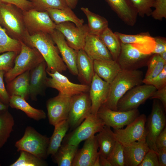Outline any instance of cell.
I'll list each match as a JSON object with an SVG mask.
<instances>
[{"mask_svg":"<svg viewBox=\"0 0 166 166\" xmlns=\"http://www.w3.org/2000/svg\"><path fill=\"white\" fill-rule=\"evenodd\" d=\"M23 42L40 52L46 63L47 71L61 73L66 70L67 67L59 55L58 49L50 34L43 32L29 34Z\"/></svg>","mask_w":166,"mask_h":166,"instance_id":"cell-1","label":"cell"},{"mask_svg":"<svg viewBox=\"0 0 166 166\" xmlns=\"http://www.w3.org/2000/svg\"><path fill=\"white\" fill-rule=\"evenodd\" d=\"M143 72L139 69H121L110 84L108 97L103 105L117 110L119 100L129 90L143 83Z\"/></svg>","mask_w":166,"mask_h":166,"instance_id":"cell-2","label":"cell"},{"mask_svg":"<svg viewBox=\"0 0 166 166\" xmlns=\"http://www.w3.org/2000/svg\"><path fill=\"white\" fill-rule=\"evenodd\" d=\"M0 25L10 37L24 42L29 34L22 11L12 4L0 1Z\"/></svg>","mask_w":166,"mask_h":166,"instance_id":"cell-3","label":"cell"},{"mask_svg":"<svg viewBox=\"0 0 166 166\" xmlns=\"http://www.w3.org/2000/svg\"><path fill=\"white\" fill-rule=\"evenodd\" d=\"M20 42L21 51L15 57L14 66L4 74L6 83L19 75L30 70L44 60L37 49L29 46L22 41Z\"/></svg>","mask_w":166,"mask_h":166,"instance_id":"cell-4","label":"cell"},{"mask_svg":"<svg viewBox=\"0 0 166 166\" xmlns=\"http://www.w3.org/2000/svg\"><path fill=\"white\" fill-rule=\"evenodd\" d=\"M49 140V138L29 126L26 128L22 137L15 143V145L18 151H26L44 159L48 156Z\"/></svg>","mask_w":166,"mask_h":166,"instance_id":"cell-5","label":"cell"},{"mask_svg":"<svg viewBox=\"0 0 166 166\" xmlns=\"http://www.w3.org/2000/svg\"><path fill=\"white\" fill-rule=\"evenodd\" d=\"M165 111L161 103L156 99L153 101L151 113L146 126V142L149 148L158 153L155 143L158 135L166 127Z\"/></svg>","mask_w":166,"mask_h":166,"instance_id":"cell-6","label":"cell"},{"mask_svg":"<svg viewBox=\"0 0 166 166\" xmlns=\"http://www.w3.org/2000/svg\"><path fill=\"white\" fill-rule=\"evenodd\" d=\"M105 125L97 115L91 113L78 126L65 137L63 143L78 146L82 141L98 132Z\"/></svg>","mask_w":166,"mask_h":166,"instance_id":"cell-7","label":"cell"},{"mask_svg":"<svg viewBox=\"0 0 166 166\" xmlns=\"http://www.w3.org/2000/svg\"><path fill=\"white\" fill-rule=\"evenodd\" d=\"M24 24L29 34L43 32L50 34L55 29L56 25L46 11L33 8L22 11Z\"/></svg>","mask_w":166,"mask_h":166,"instance_id":"cell-8","label":"cell"},{"mask_svg":"<svg viewBox=\"0 0 166 166\" xmlns=\"http://www.w3.org/2000/svg\"><path fill=\"white\" fill-rule=\"evenodd\" d=\"M156 89L144 84L136 86L128 91L117 102V110L127 111L137 108L150 98Z\"/></svg>","mask_w":166,"mask_h":166,"instance_id":"cell-9","label":"cell"},{"mask_svg":"<svg viewBox=\"0 0 166 166\" xmlns=\"http://www.w3.org/2000/svg\"><path fill=\"white\" fill-rule=\"evenodd\" d=\"M139 115L138 109L120 111L112 110L104 105L101 107L97 113L105 125L113 129L123 128L132 122Z\"/></svg>","mask_w":166,"mask_h":166,"instance_id":"cell-10","label":"cell"},{"mask_svg":"<svg viewBox=\"0 0 166 166\" xmlns=\"http://www.w3.org/2000/svg\"><path fill=\"white\" fill-rule=\"evenodd\" d=\"M146 115H139L124 128L113 129V133L117 141L122 144L146 140Z\"/></svg>","mask_w":166,"mask_h":166,"instance_id":"cell-11","label":"cell"},{"mask_svg":"<svg viewBox=\"0 0 166 166\" xmlns=\"http://www.w3.org/2000/svg\"><path fill=\"white\" fill-rule=\"evenodd\" d=\"M152 54L143 53L131 44L121 42V51L117 61L122 69H138L147 65Z\"/></svg>","mask_w":166,"mask_h":166,"instance_id":"cell-12","label":"cell"},{"mask_svg":"<svg viewBox=\"0 0 166 166\" xmlns=\"http://www.w3.org/2000/svg\"><path fill=\"white\" fill-rule=\"evenodd\" d=\"M91 102L88 92L72 96L67 119L70 128L74 129L91 113Z\"/></svg>","mask_w":166,"mask_h":166,"instance_id":"cell-13","label":"cell"},{"mask_svg":"<svg viewBox=\"0 0 166 166\" xmlns=\"http://www.w3.org/2000/svg\"><path fill=\"white\" fill-rule=\"evenodd\" d=\"M55 29L64 36L68 45L77 51L83 49L85 38L89 33L88 24L80 26L71 22H65L56 25Z\"/></svg>","mask_w":166,"mask_h":166,"instance_id":"cell-14","label":"cell"},{"mask_svg":"<svg viewBox=\"0 0 166 166\" xmlns=\"http://www.w3.org/2000/svg\"><path fill=\"white\" fill-rule=\"evenodd\" d=\"M72 96L59 93L46 102L47 116L49 124L54 126L63 121L67 120Z\"/></svg>","mask_w":166,"mask_h":166,"instance_id":"cell-15","label":"cell"},{"mask_svg":"<svg viewBox=\"0 0 166 166\" xmlns=\"http://www.w3.org/2000/svg\"><path fill=\"white\" fill-rule=\"evenodd\" d=\"M46 71L50 77L48 78L47 87L55 89L59 91V93L73 96L89 92L90 86L89 85L73 83L67 77L58 71L50 73L46 70Z\"/></svg>","mask_w":166,"mask_h":166,"instance_id":"cell-16","label":"cell"},{"mask_svg":"<svg viewBox=\"0 0 166 166\" xmlns=\"http://www.w3.org/2000/svg\"><path fill=\"white\" fill-rule=\"evenodd\" d=\"M109 85L110 84L94 73L89 91L91 102V113L97 115L99 109L106 101L108 96Z\"/></svg>","mask_w":166,"mask_h":166,"instance_id":"cell-17","label":"cell"},{"mask_svg":"<svg viewBox=\"0 0 166 166\" xmlns=\"http://www.w3.org/2000/svg\"><path fill=\"white\" fill-rule=\"evenodd\" d=\"M61 53L62 59L67 68L74 75H77V51L67 44L65 38L58 30L55 29L50 34Z\"/></svg>","mask_w":166,"mask_h":166,"instance_id":"cell-18","label":"cell"},{"mask_svg":"<svg viewBox=\"0 0 166 166\" xmlns=\"http://www.w3.org/2000/svg\"><path fill=\"white\" fill-rule=\"evenodd\" d=\"M47 65L44 60L30 70L29 81L30 97L36 101L38 95H43L47 86Z\"/></svg>","mask_w":166,"mask_h":166,"instance_id":"cell-19","label":"cell"},{"mask_svg":"<svg viewBox=\"0 0 166 166\" xmlns=\"http://www.w3.org/2000/svg\"><path fill=\"white\" fill-rule=\"evenodd\" d=\"M114 33L121 42L131 44L141 52L152 54L155 46L154 37L148 32H142L135 35L127 34L118 32Z\"/></svg>","mask_w":166,"mask_h":166,"instance_id":"cell-20","label":"cell"},{"mask_svg":"<svg viewBox=\"0 0 166 166\" xmlns=\"http://www.w3.org/2000/svg\"><path fill=\"white\" fill-rule=\"evenodd\" d=\"M96 135L85 140L83 146L77 150L72 166H93L100 154Z\"/></svg>","mask_w":166,"mask_h":166,"instance_id":"cell-21","label":"cell"},{"mask_svg":"<svg viewBox=\"0 0 166 166\" xmlns=\"http://www.w3.org/2000/svg\"><path fill=\"white\" fill-rule=\"evenodd\" d=\"M122 144L124 166H138L150 149L146 143V140Z\"/></svg>","mask_w":166,"mask_h":166,"instance_id":"cell-22","label":"cell"},{"mask_svg":"<svg viewBox=\"0 0 166 166\" xmlns=\"http://www.w3.org/2000/svg\"><path fill=\"white\" fill-rule=\"evenodd\" d=\"M83 49L93 61L113 59L110 52L97 35L89 34L85 38Z\"/></svg>","mask_w":166,"mask_h":166,"instance_id":"cell-23","label":"cell"},{"mask_svg":"<svg viewBox=\"0 0 166 166\" xmlns=\"http://www.w3.org/2000/svg\"><path fill=\"white\" fill-rule=\"evenodd\" d=\"M119 18L127 25L136 24L137 13L130 0H105Z\"/></svg>","mask_w":166,"mask_h":166,"instance_id":"cell-24","label":"cell"},{"mask_svg":"<svg viewBox=\"0 0 166 166\" xmlns=\"http://www.w3.org/2000/svg\"><path fill=\"white\" fill-rule=\"evenodd\" d=\"M93 67L94 73L109 84L121 70L117 62L113 59L94 60Z\"/></svg>","mask_w":166,"mask_h":166,"instance_id":"cell-25","label":"cell"},{"mask_svg":"<svg viewBox=\"0 0 166 166\" xmlns=\"http://www.w3.org/2000/svg\"><path fill=\"white\" fill-rule=\"evenodd\" d=\"M30 71L19 75L7 83L6 90L10 96H20L26 100L29 98Z\"/></svg>","mask_w":166,"mask_h":166,"instance_id":"cell-26","label":"cell"},{"mask_svg":"<svg viewBox=\"0 0 166 166\" xmlns=\"http://www.w3.org/2000/svg\"><path fill=\"white\" fill-rule=\"evenodd\" d=\"M77 75L81 80L85 84L90 85L94 73L93 60L83 49L77 51Z\"/></svg>","mask_w":166,"mask_h":166,"instance_id":"cell-27","label":"cell"},{"mask_svg":"<svg viewBox=\"0 0 166 166\" xmlns=\"http://www.w3.org/2000/svg\"><path fill=\"white\" fill-rule=\"evenodd\" d=\"M96 135L101 155L107 158L113 151L117 141L111 127L105 125Z\"/></svg>","mask_w":166,"mask_h":166,"instance_id":"cell-28","label":"cell"},{"mask_svg":"<svg viewBox=\"0 0 166 166\" xmlns=\"http://www.w3.org/2000/svg\"><path fill=\"white\" fill-rule=\"evenodd\" d=\"M24 98L19 96H10L9 105L13 108L20 110L29 117L38 121L46 117L44 111L31 106Z\"/></svg>","mask_w":166,"mask_h":166,"instance_id":"cell-29","label":"cell"},{"mask_svg":"<svg viewBox=\"0 0 166 166\" xmlns=\"http://www.w3.org/2000/svg\"><path fill=\"white\" fill-rule=\"evenodd\" d=\"M45 10L56 25L68 22L73 23L77 26L83 25V19L79 18L69 6L61 9L48 8Z\"/></svg>","mask_w":166,"mask_h":166,"instance_id":"cell-30","label":"cell"},{"mask_svg":"<svg viewBox=\"0 0 166 166\" xmlns=\"http://www.w3.org/2000/svg\"><path fill=\"white\" fill-rule=\"evenodd\" d=\"M54 126V131L49 138L47 151L48 156L49 155L53 156L56 152L70 128L67 120L59 122Z\"/></svg>","mask_w":166,"mask_h":166,"instance_id":"cell-31","label":"cell"},{"mask_svg":"<svg viewBox=\"0 0 166 166\" xmlns=\"http://www.w3.org/2000/svg\"><path fill=\"white\" fill-rule=\"evenodd\" d=\"M78 150V146L62 143L52 156L59 166H72Z\"/></svg>","mask_w":166,"mask_h":166,"instance_id":"cell-32","label":"cell"},{"mask_svg":"<svg viewBox=\"0 0 166 166\" xmlns=\"http://www.w3.org/2000/svg\"><path fill=\"white\" fill-rule=\"evenodd\" d=\"M81 9L87 17L89 34L99 36L108 27V21L104 17L91 12L88 8L82 7Z\"/></svg>","mask_w":166,"mask_h":166,"instance_id":"cell-33","label":"cell"},{"mask_svg":"<svg viewBox=\"0 0 166 166\" xmlns=\"http://www.w3.org/2000/svg\"><path fill=\"white\" fill-rule=\"evenodd\" d=\"M99 36L110 52L113 59L117 61L121 50V42L118 36L109 27Z\"/></svg>","mask_w":166,"mask_h":166,"instance_id":"cell-34","label":"cell"},{"mask_svg":"<svg viewBox=\"0 0 166 166\" xmlns=\"http://www.w3.org/2000/svg\"><path fill=\"white\" fill-rule=\"evenodd\" d=\"M14 124V117L8 109L0 111V149L9 137Z\"/></svg>","mask_w":166,"mask_h":166,"instance_id":"cell-35","label":"cell"},{"mask_svg":"<svg viewBox=\"0 0 166 166\" xmlns=\"http://www.w3.org/2000/svg\"><path fill=\"white\" fill-rule=\"evenodd\" d=\"M147 65L148 69L143 80V83L158 75L166 65V62L161 58L159 54H153L150 57Z\"/></svg>","mask_w":166,"mask_h":166,"instance_id":"cell-36","label":"cell"},{"mask_svg":"<svg viewBox=\"0 0 166 166\" xmlns=\"http://www.w3.org/2000/svg\"><path fill=\"white\" fill-rule=\"evenodd\" d=\"M21 49L20 41L10 37L0 25V53L14 51L19 54Z\"/></svg>","mask_w":166,"mask_h":166,"instance_id":"cell-37","label":"cell"},{"mask_svg":"<svg viewBox=\"0 0 166 166\" xmlns=\"http://www.w3.org/2000/svg\"><path fill=\"white\" fill-rule=\"evenodd\" d=\"M46 162L43 159L28 152L20 151L17 160L10 166H45Z\"/></svg>","mask_w":166,"mask_h":166,"instance_id":"cell-38","label":"cell"},{"mask_svg":"<svg viewBox=\"0 0 166 166\" xmlns=\"http://www.w3.org/2000/svg\"><path fill=\"white\" fill-rule=\"evenodd\" d=\"M34 8L45 11L48 8L63 9L68 6L65 0H30Z\"/></svg>","mask_w":166,"mask_h":166,"instance_id":"cell-39","label":"cell"},{"mask_svg":"<svg viewBox=\"0 0 166 166\" xmlns=\"http://www.w3.org/2000/svg\"><path fill=\"white\" fill-rule=\"evenodd\" d=\"M139 16H151L155 0H130Z\"/></svg>","mask_w":166,"mask_h":166,"instance_id":"cell-40","label":"cell"},{"mask_svg":"<svg viewBox=\"0 0 166 166\" xmlns=\"http://www.w3.org/2000/svg\"><path fill=\"white\" fill-rule=\"evenodd\" d=\"M112 166H124L123 146L117 141L109 156L107 158Z\"/></svg>","mask_w":166,"mask_h":166,"instance_id":"cell-41","label":"cell"},{"mask_svg":"<svg viewBox=\"0 0 166 166\" xmlns=\"http://www.w3.org/2000/svg\"><path fill=\"white\" fill-rule=\"evenodd\" d=\"M18 54L15 52L8 51L0 55V71L6 72L14 67L15 59Z\"/></svg>","mask_w":166,"mask_h":166,"instance_id":"cell-42","label":"cell"},{"mask_svg":"<svg viewBox=\"0 0 166 166\" xmlns=\"http://www.w3.org/2000/svg\"><path fill=\"white\" fill-rule=\"evenodd\" d=\"M151 16L155 20L162 21L166 18V0H155Z\"/></svg>","mask_w":166,"mask_h":166,"instance_id":"cell-43","label":"cell"},{"mask_svg":"<svg viewBox=\"0 0 166 166\" xmlns=\"http://www.w3.org/2000/svg\"><path fill=\"white\" fill-rule=\"evenodd\" d=\"M158 155L157 152L150 149L138 166H159Z\"/></svg>","mask_w":166,"mask_h":166,"instance_id":"cell-44","label":"cell"},{"mask_svg":"<svg viewBox=\"0 0 166 166\" xmlns=\"http://www.w3.org/2000/svg\"><path fill=\"white\" fill-rule=\"evenodd\" d=\"M154 86L156 89H160L166 86V65L162 71L152 79L144 83Z\"/></svg>","mask_w":166,"mask_h":166,"instance_id":"cell-45","label":"cell"},{"mask_svg":"<svg viewBox=\"0 0 166 166\" xmlns=\"http://www.w3.org/2000/svg\"><path fill=\"white\" fill-rule=\"evenodd\" d=\"M5 73L3 71H0V99L3 103L9 105L10 96L5 87L3 81Z\"/></svg>","mask_w":166,"mask_h":166,"instance_id":"cell-46","label":"cell"},{"mask_svg":"<svg viewBox=\"0 0 166 166\" xmlns=\"http://www.w3.org/2000/svg\"><path fill=\"white\" fill-rule=\"evenodd\" d=\"M0 1L14 5L22 11L34 8L32 2L28 0H0Z\"/></svg>","mask_w":166,"mask_h":166,"instance_id":"cell-47","label":"cell"},{"mask_svg":"<svg viewBox=\"0 0 166 166\" xmlns=\"http://www.w3.org/2000/svg\"><path fill=\"white\" fill-rule=\"evenodd\" d=\"M155 46L152 54H160L166 51V38L165 37L157 36L154 37Z\"/></svg>","mask_w":166,"mask_h":166,"instance_id":"cell-48","label":"cell"},{"mask_svg":"<svg viewBox=\"0 0 166 166\" xmlns=\"http://www.w3.org/2000/svg\"><path fill=\"white\" fill-rule=\"evenodd\" d=\"M150 98L158 99L160 101L164 109L166 111V86L156 90L153 93Z\"/></svg>","mask_w":166,"mask_h":166,"instance_id":"cell-49","label":"cell"},{"mask_svg":"<svg viewBox=\"0 0 166 166\" xmlns=\"http://www.w3.org/2000/svg\"><path fill=\"white\" fill-rule=\"evenodd\" d=\"M155 143L158 150L160 148H166V127L157 136L156 140Z\"/></svg>","mask_w":166,"mask_h":166,"instance_id":"cell-50","label":"cell"},{"mask_svg":"<svg viewBox=\"0 0 166 166\" xmlns=\"http://www.w3.org/2000/svg\"><path fill=\"white\" fill-rule=\"evenodd\" d=\"M158 158L159 166H166V148L158 149Z\"/></svg>","mask_w":166,"mask_h":166,"instance_id":"cell-51","label":"cell"},{"mask_svg":"<svg viewBox=\"0 0 166 166\" xmlns=\"http://www.w3.org/2000/svg\"><path fill=\"white\" fill-rule=\"evenodd\" d=\"M99 159L100 166H112L107 158L100 154Z\"/></svg>","mask_w":166,"mask_h":166,"instance_id":"cell-52","label":"cell"},{"mask_svg":"<svg viewBox=\"0 0 166 166\" xmlns=\"http://www.w3.org/2000/svg\"><path fill=\"white\" fill-rule=\"evenodd\" d=\"M69 7L72 9H74L76 6L78 0H65Z\"/></svg>","mask_w":166,"mask_h":166,"instance_id":"cell-53","label":"cell"},{"mask_svg":"<svg viewBox=\"0 0 166 166\" xmlns=\"http://www.w3.org/2000/svg\"><path fill=\"white\" fill-rule=\"evenodd\" d=\"M9 106L3 103L0 99V111L8 109Z\"/></svg>","mask_w":166,"mask_h":166,"instance_id":"cell-54","label":"cell"},{"mask_svg":"<svg viewBox=\"0 0 166 166\" xmlns=\"http://www.w3.org/2000/svg\"><path fill=\"white\" fill-rule=\"evenodd\" d=\"M100 155V154L97 157L93 164V166H100L99 159Z\"/></svg>","mask_w":166,"mask_h":166,"instance_id":"cell-55","label":"cell"},{"mask_svg":"<svg viewBox=\"0 0 166 166\" xmlns=\"http://www.w3.org/2000/svg\"><path fill=\"white\" fill-rule=\"evenodd\" d=\"M159 54L161 58L165 62H166V51H165Z\"/></svg>","mask_w":166,"mask_h":166,"instance_id":"cell-56","label":"cell"}]
</instances>
